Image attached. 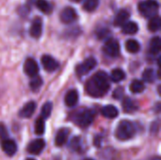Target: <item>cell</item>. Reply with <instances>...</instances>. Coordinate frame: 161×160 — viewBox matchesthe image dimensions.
Returning a JSON list of instances; mask_svg holds the SVG:
<instances>
[{"label": "cell", "mask_w": 161, "mask_h": 160, "mask_svg": "<svg viewBox=\"0 0 161 160\" xmlns=\"http://www.w3.org/2000/svg\"><path fill=\"white\" fill-rule=\"evenodd\" d=\"M108 75L105 72L96 73L86 84V91L92 97H102L109 90Z\"/></svg>", "instance_id": "1"}, {"label": "cell", "mask_w": 161, "mask_h": 160, "mask_svg": "<svg viewBox=\"0 0 161 160\" xmlns=\"http://www.w3.org/2000/svg\"><path fill=\"white\" fill-rule=\"evenodd\" d=\"M136 134V127L133 123L129 121H122L116 129L115 135L120 141H128Z\"/></svg>", "instance_id": "2"}, {"label": "cell", "mask_w": 161, "mask_h": 160, "mask_svg": "<svg viewBox=\"0 0 161 160\" xmlns=\"http://www.w3.org/2000/svg\"><path fill=\"white\" fill-rule=\"evenodd\" d=\"M138 9L142 16L146 18H152L158 15L159 4L156 0H143L139 3Z\"/></svg>", "instance_id": "3"}, {"label": "cell", "mask_w": 161, "mask_h": 160, "mask_svg": "<svg viewBox=\"0 0 161 160\" xmlns=\"http://www.w3.org/2000/svg\"><path fill=\"white\" fill-rule=\"evenodd\" d=\"M93 120H94V111L90 108H86L77 112L74 118L75 123L82 128L90 126L92 124Z\"/></svg>", "instance_id": "4"}, {"label": "cell", "mask_w": 161, "mask_h": 160, "mask_svg": "<svg viewBox=\"0 0 161 160\" xmlns=\"http://www.w3.org/2000/svg\"><path fill=\"white\" fill-rule=\"evenodd\" d=\"M97 65V61L94 58L91 57L86 58L82 63L78 64L76 66L75 72L77 74V75L82 76L84 74H87L88 73H90L92 69L95 68V66Z\"/></svg>", "instance_id": "5"}, {"label": "cell", "mask_w": 161, "mask_h": 160, "mask_svg": "<svg viewBox=\"0 0 161 160\" xmlns=\"http://www.w3.org/2000/svg\"><path fill=\"white\" fill-rule=\"evenodd\" d=\"M103 51L105 54L111 58H116L120 55V44L114 39H108L104 44Z\"/></svg>", "instance_id": "6"}, {"label": "cell", "mask_w": 161, "mask_h": 160, "mask_svg": "<svg viewBox=\"0 0 161 160\" xmlns=\"http://www.w3.org/2000/svg\"><path fill=\"white\" fill-rule=\"evenodd\" d=\"M59 18L60 21L64 24H72L77 19V14L74 8L66 7L61 10L59 14Z\"/></svg>", "instance_id": "7"}, {"label": "cell", "mask_w": 161, "mask_h": 160, "mask_svg": "<svg viewBox=\"0 0 161 160\" xmlns=\"http://www.w3.org/2000/svg\"><path fill=\"white\" fill-rule=\"evenodd\" d=\"M39 70H40L39 65H38L37 61L34 58H28L25 59V64H24V71L28 76L34 77V76L38 75Z\"/></svg>", "instance_id": "8"}, {"label": "cell", "mask_w": 161, "mask_h": 160, "mask_svg": "<svg viewBox=\"0 0 161 160\" xmlns=\"http://www.w3.org/2000/svg\"><path fill=\"white\" fill-rule=\"evenodd\" d=\"M42 64L43 66V68L45 69V71L47 72H55L56 70H58L59 64L58 62L51 56L49 55H44L42 57Z\"/></svg>", "instance_id": "9"}, {"label": "cell", "mask_w": 161, "mask_h": 160, "mask_svg": "<svg viewBox=\"0 0 161 160\" xmlns=\"http://www.w3.org/2000/svg\"><path fill=\"white\" fill-rule=\"evenodd\" d=\"M44 147H45V141L42 139H37L28 144L27 151L32 155H39L42 152Z\"/></svg>", "instance_id": "10"}, {"label": "cell", "mask_w": 161, "mask_h": 160, "mask_svg": "<svg viewBox=\"0 0 161 160\" xmlns=\"http://www.w3.org/2000/svg\"><path fill=\"white\" fill-rule=\"evenodd\" d=\"M42 21L41 18L37 17L35 18V20L32 22L30 28H29V34L31 37L38 39L42 36Z\"/></svg>", "instance_id": "11"}, {"label": "cell", "mask_w": 161, "mask_h": 160, "mask_svg": "<svg viewBox=\"0 0 161 160\" xmlns=\"http://www.w3.org/2000/svg\"><path fill=\"white\" fill-rule=\"evenodd\" d=\"M1 147L6 155L12 157L17 152V144L13 140L7 139L1 141Z\"/></svg>", "instance_id": "12"}, {"label": "cell", "mask_w": 161, "mask_h": 160, "mask_svg": "<svg viewBox=\"0 0 161 160\" xmlns=\"http://www.w3.org/2000/svg\"><path fill=\"white\" fill-rule=\"evenodd\" d=\"M36 107H37V105H36V103L33 102V101H30V102L26 103V104L23 107V108L20 110L19 116H20L21 118H30V117L33 115V113L35 112Z\"/></svg>", "instance_id": "13"}, {"label": "cell", "mask_w": 161, "mask_h": 160, "mask_svg": "<svg viewBox=\"0 0 161 160\" xmlns=\"http://www.w3.org/2000/svg\"><path fill=\"white\" fill-rule=\"evenodd\" d=\"M130 17V14L128 10L126 9H121L117 15L114 18V25L117 26H122L124 25L126 22H128V19Z\"/></svg>", "instance_id": "14"}, {"label": "cell", "mask_w": 161, "mask_h": 160, "mask_svg": "<svg viewBox=\"0 0 161 160\" xmlns=\"http://www.w3.org/2000/svg\"><path fill=\"white\" fill-rule=\"evenodd\" d=\"M122 106H123V110L126 113H133V112L137 111L139 108V105L137 104V102H135L134 100H132L128 97L124 99Z\"/></svg>", "instance_id": "15"}, {"label": "cell", "mask_w": 161, "mask_h": 160, "mask_svg": "<svg viewBox=\"0 0 161 160\" xmlns=\"http://www.w3.org/2000/svg\"><path fill=\"white\" fill-rule=\"evenodd\" d=\"M69 129L68 128H60L57 135H56V139H55V143L57 146H62L65 144V142L67 141L68 136H69Z\"/></svg>", "instance_id": "16"}, {"label": "cell", "mask_w": 161, "mask_h": 160, "mask_svg": "<svg viewBox=\"0 0 161 160\" xmlns=\"http://www.w3.org/2000/svg\"><path fill=\"white\" fill-rule=\"evenodd\" d=\"M65 104L67 107H75L77 102H78V93L75 90H71L69 91L64 98Z\"/></svg>", "instance_id": "17"}, {"label": "cell", "mask_w": 161, "mask_h": 160, "mask_svg": "<svg viewBox=\"0 0 161 160\" xmlns=\"http://www.w3.org/2000/svg\"><path fill=\"white\" fill-rule=\"evenodd\" d=\"M101 113L104 117L106 118H109V119H114L118 116L119 111L117 109L116 107H114L113 105H108L105 106L102 109H101Z\"/></svg>", "instance_id": "18"}, {"label": "cell", "mask_w": 161, "mask_h": 160, "mask_svg": "<svg viewBox=\"0 0 161 160\" xmlns=\"http://www.w3.org/2000/svg\"><path fill=\"white\" fill-rule=\"evenodd\" d=\"M138 30H139V25L135 22H132V21H128L124 25H122V31L125 34L133 35V34H136Z\"/></svg>", "instance_id": "19"}, {"label": "cell", "mask_w": 161, "mask_h": 160, "mask_svg": "<svg viewBox=\"0 0 161 160\" xmlns=\"http://www.w3.org/2000/svg\"><path fill=\"white\" fill-rule=\"evenodd\" d=\"M36 7L45 14H50L52 12L53 7L47 0H37Z\"/></svg>", "instance_id": "20"}, {"label": "cell", "mask_w": 161, "mask_h": 160, "mask_svg": "<svg viewBox=\"0 0 161 160\" xmlns=\"http://www.w3.org/2000/svg\"><path fill=\"white\" fill-rule=\"evenodd\" d=\"M161 49V41L159 37H154L150 41V53L152 55H157L160 52Z\"/></svg>", "instance_id": "21"}, {"label": "cell", "mask_w": 161, "mask_h": 160, "mask_svg": "<svg viewBox=\"0 0 161 160\" xmlns=\"http://www.w3.org/2000/svg\"><path fill=\"white\" fill-rule=\"evenodd\" d=\"M125 48H126L127 52H129L131 54H136L140 51L141 45H140L139 41L136 40H128L125 42Z\"/></svg>", "instance_id": "22"}, {"label": "cell", "mask_w": 161, "mask_h": 160, "mask_svg": "<svg viewBox=\"0 0 161 160\" xmlns=\"http://www.w3.org/2000/svg\"><path fill=\"white\" fill-rule=\"evenodd\" d=\"M161 20L158 15L150 18V21L148 23V29L152 32H156L160 29Z\"/></svg>", "instance_id": "23"}, {"label": "cell", "mask_w": 161, "mask_h": 160, "mask_svg": "<svg viewBox=\"0 0 161 160\" xmlns=\"http://www.w3.org/2000/svg\"><path fill=\"white\" fill-rule=\"evenodd\" d=\"M145 89V85L142 81L139 80V79H135L131 82L130 84V91L133 93H141L144 91Z\"/></svg>", "instance_id": "24"}, {"label": "cell", "mask_w": 161, "mask_h": 160, "mask_svg": "<svg viewBox=\"0 0 161 160\" xmlns=\"http://www.w3.org/2000/svg\"><path fill=\"white\" fill-rule=\"evenodd\" d=\"M110 78L113 82H121L125 78V73L122 69H114L111 72Z\"/></svg>", "instance_id": "25"}, {"label": "cell", "mask_w": 161, "mask_h": 160, "mask_svg": "<svg viewBox=\"0 0 161 160\" xmlns=\"http://www.w3.org/2000/svg\"><path fill=\"white\" fill-rule=\"evenodd\" d=\"M99 6V0H85L84 4H83V9L88 11V12H92L94 11Z\"/></svg>", "instance_id": "26"}, {"label": "cell", "mask_w": 161, "mask_h": 160, "mask_svg": "<svg viewBox=\"0 0 161 160\" xmlns=\"http://www.w3.org/2000/svg\"><path fill=\"white\" fill-rule=\"evenodd\" d=\"M52 108H53V105L51 102H46L42 108V111H41V118H42L43 120L47 119L50 117L51 112H52Z\"/></svg>", "instance_id": "27"}, {"label": "cell", "mask_w": 161, "mask_h": 160, "mask_svg": "<svg viewBox=\"0 0 161 160\" xmlns=\"http://www.w3.org/2000/svg\"><path fill=\"white\" fill-rule=\"evenodd\" d=\"M45 131V123L42 118L37 119L35 123V133L39 136L42 135Z\"/></svg>", "instance_id": "28"}, {"label": "cell", "mask_w": 161, "mask_h": 160, "mask_svg": "<svg viewBox=\"0 0 161 160\" xmlns=\"http://www.w3.org/2000/svg\"><path fill=\"white\" fill-rule=\"evenodd\" d=\"M42 79L39 75H36V76L32 77V80L29 83L30 89L33 91H37L42 87Z\"/></svg>", "instance_id": "29"}, {"label": "cell", "mask_w": 161, "mask_h": 160, "mask_svg": "<svg viewBox=\"0 0 161 160\" xmlns=\"http://www.w3.org/2000/svg\"><path fill=\"white\" fill-rule=\"evenodd\" d=\"M142 77H143V79H144L146 82H148V83L154 82L155 79H156L154 70H153V69H150V68H149V69H146V70L143 72V74H142Z\"/></svg>", "instance_id": "30"}, {"label": "cell", "mask_w": 161, "mask_h": 160, "mask_svg": "<svg viewBox=\"0 0 161 160\" xmlns=\"http://www.w3.org/2000/svg\"><path fill=\"white\" fill-rule=\"evenodd\" d=\"M70 148L74 151L79 152L81 150V140L79 137H75L70 141Z\"/></svg>", "instance_id": "31"}, {"label": "cell", "mask_w": 161, "mask_h": 160, "mask_svg": "<svg viewBox=\"0 0 161 160\" xmlns=\"http://www.w3.org/2000/svg\"><path fill=\"white\" fill-rule=\"evenodd\" d=\"M8 134L6 126L3 124H0V140H1V141L8 139Z\"/></svg>", "instance_id": "32"}, {"label": "cell", "mask_w": 161, "mask_h": 160, "mask_svg": "<svg viewBox=\"0 0 161 160\" xmlns=\"http://www.w3.org/2000/svg\"><path fill=\"white\" fill-rule=\"evenodd\" d=\"M124 91H125V90H124L122 87L117 88V89L114 91V92H113V97L116 98V99H121V98L124 96Z\"/></svg>", "instance_id": "33"}, {"label": "cell", "mask_w": 161, "mask_h": 160, "mask_svg": "<svg viewBox=\"0 0 161 160\" xmlns=\"http://www.w3.org/2000/svg\"><path fill=\"white\" fill-rule=\"evenodd\" d=\"M108 30L102 29V30H100V31L97 33V37H98L99 39H104V38H106V37L108 36Z\"/></svg>", "instance_id": "34"}, {"label": "cell", "mask_w": 161, "mask_h": 160, "mask_svg": "<svg viewBox=\"0 0 161 160\" xmlns=\"http://www.w3.org/2000/svg\"><path fill=\"white\" fill-rule=\"evenodd\" d=\"M71 1H73V2H79V1H81V0H71Z\"/></svg>", "instance_id": "35"}, {"label": "cell", "mask_w": 161, "mask_h": 160, "mask_svg": "<svg viewBox=\"0 0 161 160\" xmlns=\"http://www.w3.org/2000/svg\"><path fill=\"white\" fill-rule=\"evenodd\" d=\"M154 160H160V158H159V157H156Z\"/></svg>", "instance_id": "36"}, {"label": "cell", "mask_w": 161, "mask_h": 160, "mask_svg": "<svg viewBox=\"0 0 161 160\" xmlns=\"http://www.w3.org/2000/svg\"><path fill=\"white\" fill-rule=\"evenodd\" d=\"M26 160H36V159H34V158H27Z\"/></svg>", "instance_id": "37"}, {"label": "cell", "mask_w": 161, "mask_h": 160, "mask_svg": "<svg viewBox=\"0 0 161 160\" xmlns=\"http://www.w3.org/2000/svg\"><path fill=\"white\" fill-rule=\"evenodd\" d=\"M84 160H93V159H91V158H87V159H84Z\"/></svg>", "instance_id": "38"}]
</instances>
